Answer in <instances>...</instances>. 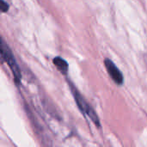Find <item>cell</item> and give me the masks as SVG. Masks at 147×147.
<instances>
[{
    "label": "cell",
    "instance_id": "1",
    "mask_svg": "<svg viewBox=\"0 0 147 147\" xmlns=\"http://www.w3.org/2000/svg\"><path fill=\"white\" fill-rule=\"evenodd\" d=\"M0 59L3 62H6L9 65L13 76L15 82L19 84L22 79V73L19 68V65L11 52V49L8 44L0 37Z\"/></svg>",
    "mask_w": 147,
    "mask_h": 147
},
{
    "label": "cell",
    "instance_id": "2",
    "mask_svg": "<svg viewBox=\"0 0 147 147\" xmlns=\"http://www.w3.org/2000/svg\"><path fill=\"white\" fill-rule=\"evenodd\" d=\"M70 88H71V93L74 96V99H75V102L78 107V109H80V111L84 114V115H87L90 120L95 123V125L99 127L101 126L100 124V121L98 119V116L96 114V112L94 111V109L86 102V101L84 100V98L82 96V95L78 92V90L73 86V84H70Z\"/></svg>",
    "mask_w": 147,
    "mask_h": 147
},
{
    "label": "cell",
    "instance_id": "3",
    "mask_svg": "<svg viewBox=\"0 0 147 147\" xmlns=\"http://www.w3.org/2000/svg\"><path fill=\"white\" fill-rule=\"evenodd\" d=\"M106 69L108 70L109 74L112 78V79L119 85L122 84L123 83V75L120 71V70L117 68V66L110 60V59H105L104 61Z\"/></svg>",
    "mask_w": 147,
    "mask_h": 147
},
{
    "label": "cell",
    "instance_id": "4",
    "mask_svg": "<svg viewBox=\"0 0 147 147\" xmlns=\"http://www.w3.org/2000/svg\"><path fill=\"white\" fill-rule=\"evenodd\" d=\"M53 62L54 65L57 67V69L61 73H63L65 75L67 74V72H68V64L64 59H62L60 57H56V58L53 59Z\"/></svg>",
    "mask_w": 147,
    "mask_h": 147
},
{
    "label": "cell",
    "instance_id": "5",
    "mask_svg": "<svg viewBox=\"0 0 147 147\" xmlns=\"http://www.w3.org/2000/svg\"><path fill=\"white\" fill-rule=\"evenodd\" d=\"M0 10L2 12H7L9 10V5L3 0H0Z\"/></svg>",
    "mask_w": 147,
    "mask_h": 147
}]
</instances>
